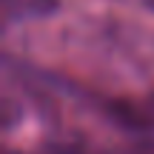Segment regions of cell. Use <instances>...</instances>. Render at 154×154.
I'll list each match as a JSON object with an SVG mask.
<instances>
[{"label":"cell","instance_id":"1","mask_svg":"<svg viewBox=\"0 0 154 154\" xmlns=\"http://www.w3.org/2000/svg\"><path fill=\"white\" fill-rule=\"evenodd\" d=\"M60 11V0H3V23H32Z\"/></svg>","mask_w":154,"mask_h":154},{"label":"cell","instance_id":"2","mask_svg":"<svg viewBox=\"0 0 154 154\" xmlns=\"http://www.w3.org/2000/svg\"><path fill=\"white\" fill-rule=\"evenodd\" d=\"M143 6H146L149 11H154V0H143Z\"/></svg>","mask_w":154,"mask_h":154}]
</instances>
